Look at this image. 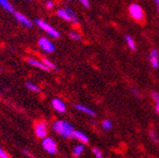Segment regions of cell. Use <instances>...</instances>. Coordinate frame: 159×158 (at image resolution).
<instances>
[{"mask_svg":"<svg viewBox=\"0 0 159 158\" xmlns=\"http://www.w3.org/2000/svg\"><path fill=\"white\" fill-rule=\"evenodd\" d=\"M54 132L65 138H72L74 128L73 126L66 120H58L53 124Z\"/></svg>","mask_w":159,"mask_h":158,"instance_id":"obj_1","label":"cell"},{"mask_svg":"<svg viewBox=\"0 0 159 158\" xmlns=\"http://www.w3.org/2000/svg\"><path fill=\"white\" fill-rule=\"evenodd\" d=\"M35 24L40 28V29H42L44 31H46L50 37L52 38H59L60 37V33L57 29H55L54 28H52L49 24L46 23L45 21L41 20V19H36L35 20Z\"/></svg>","mask_w":159,"mask_h":158,"instance_id":"obj_2","label":"cell"},{"mask_svg":"<svg viewBox=\"0 0 159 158\" xmlns=\"http://www.w3.org/2000/svg\"><path fill=\"white\" fill-rule=\"evenodd\" d=\"M129 12L131 16L136 21H142L144 19V11L141 6L138 4H131L129 6Z\"/></svg>","mask_w":159,"mask_h":158,"instance_id":"obj_3","label":"cell"},{"mask_svg":"<svg viewBox=\"0 0 159 158\" xmlns=\"http://www.w3.org/2000/svg\"><path fill=\"white\" fill-rule=\"evenodd\" d=\"M42 146L44 150L49 154H55L57 152V144L51 137H45L42 141Z\"/></svg>","mask_w":159,"mask_h":158,"instance_id":"obj_4","label":"cell"},{"mask_svg":"<svg viewBox=\"0 0 159 158\" xmlns=\"http://www.w3.org/2000/svg\"><path fill=\"white\" fill-rule=\"evenodd\" d=\"M38 45L44 51H46L48 53H52L55 51V46L48 40V38H45V37L40 38L38 40Z\"/></svg>","mask_w":159,"mask_h":158,"instance_id":"obj_5","label":"cell"},{"mask_svg":"<svg viewBox=\"0 0 159 158\" xmlns=\"http://www.w3.org/2000/svg\"><path fill=\"white\" fill-rule=\"evenodd\" d=\"M35 134L38 138H45L48 134V126L44 122H39L35 125Z\"/></svg>","mask_w":159,"mask_h":158,"instance_id":"obj_6","label":"cell"},{"mask_svg":"<svg viewBox=\"0 0 159 158\" xmlns=\"http://www.w3.org/2000/svg\"><path fill=\"white\" fill-rule=\"evenodd\" d=\"M13 14H14V17H15L16 20L23 27H26L28 29H30L32 27V22L30 20L28 17H26L24 14L20 13V12H13Z\"/></svg>","mask_w":159,"mask_h":158,"instance_id":"obj_7","label":"cell"},{"mask_svg":"<svg viewBox=\"0 0 159 158\" xmlns=\"http://www.w3.org/2000/svg\"><path fill=\"white\" fill-rule=\"evenodd\" d=\"M150 63L152 68L159 67V52L156 48H153L150 52Z\"/></svg>","mask_w":159,"mask_h":158,"instance_id":"obj_8","label":"cell"},{"mask_svg":"<svg viewBox=\"0 0 159 158\" xmlns=\"http://www.w3.org/2000/svg\"><path fill=\"white\" fill-rule=\"evenodd\" d=\"M51 105L52 107L59 113H65L66 110V104L63 101H61L60 98H53L52 102H51Z\"/></svg>","mask_w":159,"mask_h":158,"instance_id":"obj_9","label":"cell"},{"mask_svg":"<svg viewBox=\"0 0 159 158\" xmlns=\"http://www.w3.org/2000/svg\"><path fill=\"white\" fill-rule=\"evenodd\" d=\"M72 138H75V139H77L78 141L82 142V143H84V144H87V143L89 142V138H88V136H87L84 133H83V132H81V131H74Z\"/></svg>","mask_w":159,"mask_h":158,"instance_id":"obj_10","label":"cell"},{"mask_svg":"<svg viewBox=\"0 0 159 158\" xmlns=\"http://www.w3.org/2000/svg\"><path fill=\"white\" fill-rule=\"evenodd\" d=\"M28 63L30 65H33L35 67H38L40 69H42L44 71H49V68L44 64V62H40L38 60H35V59H32V58H29L28 59Z\"/></svg>","mask_w":159,"mask_h":158,"instance_id":"obj_11","label":"cell"},{"mask_svg":"<svg viewBox=\"0 0 159 158\" xmlns=\"http://www.w3.org/2000/svg\"><path fill=\"white\" fill-rule=\"evenodd\" d=\"M74 107H75V109H77L78 111L83 112V113H84V114H86V115H90V116L95 117V116L97 115L96 112H95L94 110H92L91 108L87 107V106L81 105V104H75V105H74Z\"/></svg>","mask_w":159,"mask_h":158,"instance_id":"obj_12","label":"cell"},{"mask_svg":"<svg viewBox=\"0 0 159 158\" xmlns=\"http://www.w3.org/2000/svg\"><path fill=\"white\" fill-rule=\"evenodd\" d=\"M57 15L60 17V18H62L64 19V20L66 21H68V22H71V17L68 13V11L64 8V9H59L57 11Z\"/></svg>","mask_w":159,"mask_h":158,"instance_id":"obj_13","label":"cell"},{"mask_svg":"<svg viewBox=\"0 0 159 158\" xmlns=\"http://www.w3.org/2000/svg\"><path fill=\"white\" fill-rule=\"evenodd\" d=\"M0 6L9 12H14L13 6L8 1V0H0Z\"/></svg>","mask_w":159,"mask_h":158,"instance_id":"obj_14","label":"cell"},{"mask_svg":"<svg viewBox=\"0 0 159 158\" xmlns=\"http://www.w3.org/2000/svg\"><path fill=\"white\" fill-rule=\"evenodd\" d=\"M84 148H85V147H84V143L77 145V146L74 148V150H73V155L76 156V157L80 156V155H81V154L84 152Z\"/></svg>","mask_w":159,"mask_h":158,"instance_id":"obj_15","label":"cell"},{"mask_svg":"<svg viewBox=\"0 0 159 158\" xmlns=\"http://www.w3.org/2000/svg\"><path fill=\"white\" fill-rule=\"evenodd\" d=\"M65 9L68 11V13H69V15H70V17H71V22L74 23V24H76V23L78 22V19H77V15H76V13L74 12V11L71 9V7H69V6H67V5L65 6Z\"/></svg>","mask_w":159,"mask_h":158,"instance_id":"obj_16","label":"cell"},{"mask_svg":"<svg viewBox=\"0 0 159 158\" xmlns=\"http://www.w3.org/2000/svg\"><path fill=\"white\" fill-rule=\"evenodd\" d=\"M125 40H126V43L128 45V47H130V49L132 50H135L136 49V46H135V43H134V40L129 35H127L125 37Z\"/></svg>","mask_w":159,"mask_h":158,"instance_id":"obj_17","label":"cell"},{"mask_svg":"<svg viewBox=\"0 0 159 158\" xmlns=\"http://www.w3.org/2000/svg\"><path fill=\"white\" fill-rule=\"evenodd\" d=\"M102 126L103 130H105V131H109V130H111V129H112V127H113V123H112V121H111L110 120H104L102 121Z\"/></svg>","mask_w":159,"mask_h":158,"instance_id":"obj_18","label":"cell"},{"mask_svg":"<svg viewBox=\"0 0 159 158\" xmlns=\"http://www.w3.org/2000/svg\"><path fill=\"white\" fill-rule=\"evenodd\" d=\"M43 62H44V64L49 68V69H54V70H57V67H56V65L51 62V61H49L48 59H47V58H44L43 59Z\"/></svg>","mask_w":159,"mask_h":158,"instance_id":"obj_19","label":"cell"},{"mask_svg":"<svg viewBox=\"0 0 159 158\" xmlns=\"http://www.w3.org/2000/svg\"><path fill=\"white\" fill-rule=\"evenodd\" d=\"M26 86L28 87V89H30L32 92H39L40 91V88L38 87V85H36V84H34L32 83H27Z\"/></svg>","mask_w":159,"mask_h":158,"instance_id":"obj_20","label":"cell"},{"mask_svg":"<svg viewBox=\"0 0 159 158\" xmlns=\"http://www.w3.org/2000/svg\"><path fill=\"white\" fill-rule=\"evenodd\" d=\"M69 37L71 39H73V40H76V41H78V40L81 39V35H80L77 31H74V30L69 32Z\"/></svg>","mask_w":159,"mask_h":158,"instance_id":"obj_21","label":"cell"},{"mask_svg":"<svg viewBox=\"0 0 159 158\" xmlns=\"http://www.w3.org/2000/svg\"><path fill=\"white\" fill-rule=\"evenodd\" d=\"M92 152L94 153V155L97 157V158H102V152L99 151L98 148H93L92 149Z\"/></svg>","mask_w":159,"mask_h":158,"instance_id":"obj_22","label":"cell"},{"mask_svg":"<svg viewBox=\"0 0 159 158\" xmlns=\"http://www.w3.org/2000/svg\"><path fill=\"white\" fill-rule=\"evenodd\" d=\"M79 1L81 2V4H82L84 8H86V9L90 8V2H89V0H79Z\"/></svg>","mask_w":159,"mask_h":158,"instance_id":"obj_23","label":"cell"},{"mask_svg":"<svg viewBox=\"0 0 159 158\" xmlns=\"http://www.w3.org/2000/svg\"><path fill=\"white\" fill-rule=\"evenodd\" d=\"M150 136H151V138H152V140L154 141L155 143H158V142H159V140L157 139V136L155 135V133H154L152 131L150 132Z\"/></svg>","mask_w":159,"mask_h":158,"instance_id":"obj_24","label":"cell"},{"mask_svg":"<svg viewBox=\"0 0 159 158\" xmlns=\"http://www.w3.org/2000/svg\"><path fill=\"white\" fill-rule=\"evenodd\" d=\"M131 91L133 92V94H134L137 98H140V97H140V94H139V92H138L135 88H132V89H131Z\"/></svg>","mask_w":159,"mask_h":158,"instance_id":"obj_25","label":"cell"},{"mask_svg":"<svg viewBox=\"0 0 159 158\" xmlns=\"http://www.w3.org/2000/svg\"><path fill=\"white\" fill-rule=\"evenodd\" d=\"M46 6H47L48 9H52L54 7V3L52 1H50V0H48V1L46 2Z\"/></svg>","mask_w":159,"mask_h":158,"instance_id":"obj_26","label":"cell"},{"mask_svg":"<svg viewBox=\"0 0 159 158\" xmlns=\"http://www.w3.org/2000/svg\"><path fill=\"white\" fill-rule=\"evenodd\" d=\"M0 157H1V158H7V157H8V155H7L6 152L2 150L1 147H0Z\"/></svg>","mask_w":159,"mask_h":158,"instance_id":"obj_27","label":"cell"},{"mask_svg":"<svg viewBox=\"0 0 159 158\" xmlns=\"http://www.w3.org/2000/svg\"><path fill=\"white\" fill-rule=\"evenodd\" d=\"M154 102H155V111L157 114H159V100L155 101Z\"/></svg>","mask_w":159,"mask_h":158,"instance_id":"obj_28","label":"cell"},{"mask_svg":"<svg viewBox=\"0 0 159 158\" xmlns=\"http://www.w3.org/2000/svg\"><path fill=\"white\" fill-rule=\"evenodd\" d=\"M154 2L156 4V7H157V11L159 12V0H154Z\"/></svg>","mask_w":159,"mask_h":158,"instance_id":"obj_29","label":"cell"},{"mask_svg":"<svg viewBox=\"0 0 159 158\" xmlns=\"http://www.w3.org/2000/svg\"><path fill=\"white\" fill-rule=\"evenodd\" d=\"M23 152H24V154H26V155H30V151H29L28 150H24Z\"/></svg>","mask_w":159,"mask_h":158,"instance_id":"obj_30","label":"cell"},{"mask_svg":"<svg viewBox=\"0 0 159 158\" xmlns=\"http://www.w3.org/2000/svg\"><path fill=\"white\" fill-rule=\"evenodd\" d=\"M27 1H32V0H27Z\"/></svg>","mask_w":159,"mask_h":158,"instance_id":"obj_31","label":"cell"},{"mask_svg":"<svg viewBox=\"0 0 159 158\" xmlns=\"http://www.w3.org/2000/svg\"><path fill=\"white\" fill-rule=\"evenodd\" d=\"M67 1H72V0H67Z\"/></svg>","mask_w":159,"mask_h":158,"instance_id":"obj_32","label":"cell"}]
</instances>
